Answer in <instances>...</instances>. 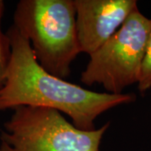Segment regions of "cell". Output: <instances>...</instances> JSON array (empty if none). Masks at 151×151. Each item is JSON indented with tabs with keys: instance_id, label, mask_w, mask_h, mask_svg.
<instances>
[{
	"instance_id": "6da1fadb",
	"label": "cell",
	"mask_w": 151,
	"mask_h": 151,
	"mask_svg": "<svg viewBox=\"0 0 151 151\" xmlns=\"http://www.w3.org/2000/svg\"><path fill=\"white\" fill-rule=\"evenodd\" d=\"M6 35L11 57L0 90V111L21 106L51 108L69 116L77 129L91 131L99 115L135 100L134 94L92 92L52 75L40 65L29 40L14 25Z\"/></svg>"
},
{
	"instance_id": "3957f363",
	"label": "cell",
	"mask_w": 151,
	"mask_h": 151,
	"mask_svg": "<svg viewBox=\"0 0 151 151\" xmlns=\"http://www.w3.org/2000/svg\"><path fill=\"white\" fill-rule=\"evenodd\" d=\"M106 124L84 131L70 124L61 113L47 108H14L0 136V151H99Z\"/></svg>"
},
{
	"instance_id": "7a4b0ae2",
	"label": "cell",
	"mask_w": 151,
	"mask_h": 151,
	"mask_svg": "<svg viewBox=\"0 0 151 151\" xmlns=\"http://www.w3.org/2000/svg\"><path fill=\"white\" fill-rule=\"evenodd\" d=\"M14 26L29 40L45 70L64 79L81 53L72 0H22L17 4Z\"/></svg>"
},
{
	"instance_id": "52a82bcc",
	"label": "cell",
	"mask_w": 151,
	"mask_h": 151,
	"mask_svg": "<svg viewBox=\"0 0 151 151\" xmlns=\"http://www.w3.org/2000/svg\"><path fill=\"white\" fill-rule=\"evenodd\" d=\"M138 87L141 92H147L150 88H151V28L148 37L140 77L138 82Z\"/></svg>"
},
{
	"instance_id": "8992f818",
	"label": "cell",
	"mask_w": 151,
	"mask_h": 151,
	"mask_svg": "<svg viewBox=\"0 0 151 151\" xmlns=\"http://www.w3.org/2000/svg\"><path fill=\"white\" fill-rule=\"evenodd\" d=\"M4 11V3L0 0V90L4 85L11 57V46L7 35L1 29V22Z\"/></svg>"
},
{
	"instance_id": "5b68a950",
	"label": "cell",
	"mask_w": 151,
	"mask_h": 151,
	"mask_svg": "<svg viewBox=\"0 0 151 151\" xmlns=\"http://www.w3.org/2000/svg\"><path fill=\"white\" fill-rule=\"evenodd\" d=\"M74 5L80 50L89 55L106 43L138 8L135 0H75Z\"/></svg>"
},
{
	"instance_id": "277c9868",
	"label": "cell",
	"mask_w": 151,
	"mask_h": 151,
	"mask_svg": "<svg viewBox=\"0 0 151 151\" xmlns=\"http://www.w3.org/2000/svg\"><path fill=\"white\" fill-rule=\"evenodd\" d=\"M150 28L151 19L134 9L118 31L90 55L81 82L100 84L112 94H122L128 86L138 84Z\"/></svg>"
}]
</instances>
